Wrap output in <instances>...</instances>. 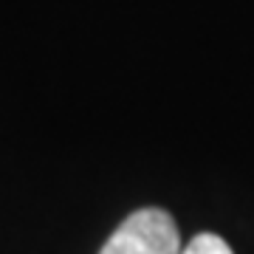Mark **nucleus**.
Masks as SVG:
<instances>
[{
	"label": "nucleus",
	"instance_id": "1",
	"mask_svg": "<svg viewBox=\"0 0 254 254\" xmlns=\"http://www.w3.org/2000/svg\"><path fill=\"white\" fill-rule=\"evenodd\" d=\"M181 235L170 212L138 209L108 237L99 254H181Z\"/></svg>",
	"mask_w": 254,
	"mask_h": 254
},
{
	"label": "nucleus",
	"instance_id": "2",
	"mask_svg": "<svg viewBox=\"0 0 254 254\" xmlns=\"http://www.w3.org/2000/svg\"><path fill=\"white\" fill-rule=\"evenodd\" d=\"M181 254H235L232 246L223 240V237L212 235V232H203V235H195L190 243L184 246Z\"/></svg>",
	"mask_w": 254,
	"mask_h": 254
}]
</instances>
